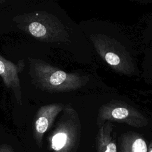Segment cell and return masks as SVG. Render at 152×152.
<instances>
[{"mask_svg": "<svg viewBox=\"0 0 152 152\" xmlns=\"http://www.w3.org/2000/svg\"><path fill=\"white\" fill-rule=\"evenodd\" d=\"M28 74L32 83L42 90L50 93L75 91L89 81L88 76L78 73H68L46 62L29 58Z\"/></svg>", "mask_w": 152, "mask_h": 152, "instance_id": "6da1fadb", "label": "cell"}, {"mask_svg": "<svg viewBox=\"0 0 152 152\" xmlns=\"http://www.w3.org/2000/svg\"><path fill=\"white\" fill-rule=\"evenodd\" d=\"M12 20L19 29L40 41L64 43L71 42L64 24L52 14L35 11L17 15Z\"/></svg>", "mask_w": 152, "mask_h": 152, "instance_id": "7a4b0ae2", "label": "cell"}, {"mask_svg": "<svg viewBox=\"0 0 152 152\" xmlns=\"http://www.w3.org/2000/svg\"><path fill=\"white\" fill-rule=\"evenodd\" d=\"M90 39L96 52L113 70L126 75L137 74V68L126 48L109 36L94 34Z\"/></svg>", "mask_w": 152, "mask_h": 152, "instance_id": "3957f363", "label": "cell"}, {"mask_svg": "<svg viewBox=\"0 0 152 152\" xmlns=\"http://www.w3.org/2000/svg\"><path fill=\"white\" fill-rule=\"evenodd\" d=\"M56 127L48 138L49 148L52 152H75L81 137V123L76 110L65 106Z\"/></svg>", "mask_w": 152, "mask_h": 152, "instance_id": "277c9868", "label": "cell"}, {"mask_svg": "<svg viewBox=\"0 0 152 152\" xmlns=\"http://www.w3.org/2000/svg\"><path fill=\"white\" fill-rule=\"evenodd\" d=\"M107 121L124 123L138 128L144 127L148 123L143 114L122 101H111L100 106L98 112V126Z\"/></svg>", "mask_w": 152, "mask_h": 152, "instance_id": "5b68a950", "label": "cell"}, {"mask_svg": "<svg viewBox=\"0 0 152 152\" xmlns=\"http://www.w3.org/2000/svg\"><path fill=\"white\" fill-rule=\"evenodd\" d=\"M65 106L62 103L49 104L40 107L37 110L33 122V134L38 147H42L45 134Z\"/></svg>", "mask_w": 152, "mask_h": 152, "instance_id": "8992f818", "label": "cell"}, {"mask_svg": "<svg viewBox=\"0 0 152 152\" xmlns=\"http://www.w3.org/2000/svg\"><path fill=\"white\" fill-rule=\"evenodd\" d=\"M23 66L16 65L0 55V76L5 86L11 88L18 104H21V90L19 74Z\"/></svg>", "mask_w": 152, "mask_h": 152, "instance_id": "52a82bcc", "label": "cell"}, {"mask_svg": "<svg viewBox=\"0 0 152 152\" xmlns=\"http://www.w3.org/2000/svg\"><path fill=\"white\" fill-rule=\"evenodd\" d=\"M112 132L111 122H105L99 126L96 139L97 152H117V146Z\"/></svg>", "mask_w": 152, "mask_h": 152, "instance_id": "ba28073f", "label": "cell"}, {"mask_svg": "<svg viewBox=\"0 0 152 152\" xmlns=\"http://www.w3.org/2000/svg\"><path fill=\"white\" fill-rule=\"evenodd\" d=\"M119 152H148V145L141 135L128 132L119 137Z\"/></svg>", "mask_w": 152, "mask_h": 152, "instance_id": "9c48e42d", "label": "cell"}, {"mask_svg": "<svg viewBox=\"0 0 152 152\" xmlns=\"http://www.w3.org/2000/svg\"><path fill=\"white\" fill-rule=\"evenodd\" d=\"M0 152H15L13 148L8 144L0 145Z\"/></svg>", "mask_w": 152, "mask_h": 152, "instance_id": "30bf717a", "label": "cell"}, {"mask_svg": "<svg viewBox=\"0 0 152 152\" xmlns=\"http://www.w3.org/2000/svg\"><path fill=\"white\" fill-rule=\"evenodd\" d=\"M148 152H152V141L150 142L149 147L148 148Z\"/></svg>", "mask_w": 152, "mask_h": 152, "instance_id": "8fae6325", "label": "cell"}, {"mask_svg": "<svg viewBox=\"0 0 152 152\" xmlns=\"http://www.w3.org/2000/svg\"><path fill=\"white\" fill-rule=\"evenodd\" d=\"M4 2H5V1H4V0H0V4L4 3Z\"/></svg>", "mask_w": 152, "mask_h": 152, "instance_id": "7c38bea8", "label": "cell"}]
</instances>
